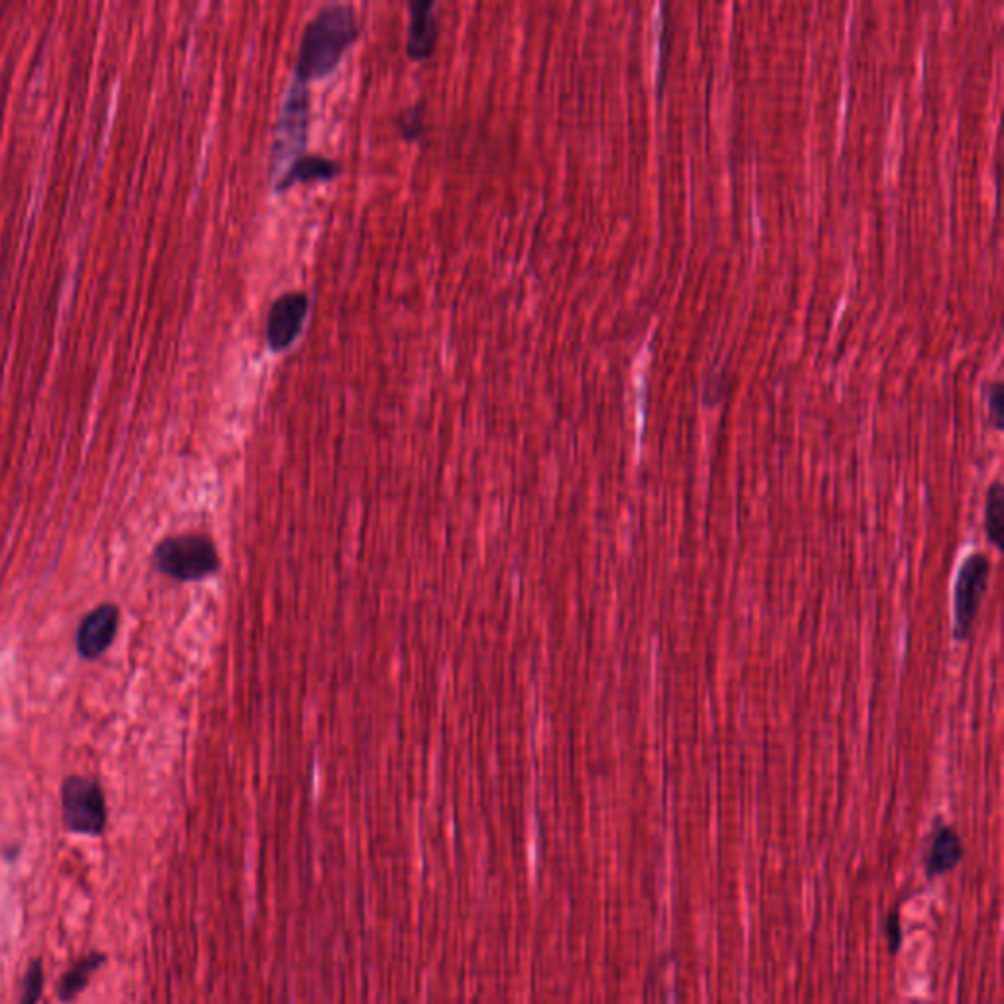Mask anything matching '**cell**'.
<instances>
[{
  "mask_svg": "<svg viewBox=\"0 0 1004 1004\" xmlns=\"http://www.w3.org/2000/svg\"><path fill=\"white\" fill-rule=\"evenodd\" d=\"M362 30L360 17L352 4L329 2L316 10L305 26L298 43L295 77L308 81L328 75L338 66L347 48L357 40Z\"/></svg>",
  "mask_w": 1004,
  "mask_h": 1004,
  "instance_id": "obj_1",
  "label": "cell"
},
{
  "mask_svg": "<svg viewBox=\"0 0 1004 1004\" xmlns=\"http://www.w3.org/2000/svg\"><path fill=\"white\" fill-rule=\"evenodd\" d=\"M223 565L215 540L198 532L165 538L154 550V568L179 583L205 581Z\"/></svg>",
  "mask_w": 1004,
  "mask_h": 1004,
  "instance_id": "obj_2",
  "label": "cell"
},
{
  "mask_svg": "<svg viewBox=\"0 0 1004 1004\" xmlns=\"http://www.w3.org/2000/svg\"><path fill=\"white\" fill-rule=\"evenodd\" d=\"M311 118V95L303 79L288 82L287 92L280 102L279 116L275 124V141H273V164L279 177L285 165L295 161L305 148Z\"/></svg>",
  "mask_w": 1004,
  "mask_h": 1004,
  "instance_id": "obj_3",
  "label": "cell"
},
{
  "mask_svg": "<svg viewBox=\"0 0 1004 1004\" xmlns=\"http://www.w3.org/2000/svg\"><path fill=\"white\" fill-rule=\"evenodd\" d=\"M61 813L67 830L81 836H100L107 830L108 808L99 781L71 775L61 785Z\"/></svg>",
  "mask_w": 1004,
  "mask_h": 1004,
  "instance_id": "obj_4",
  "label": "cell"
},
{
  "mask_svg": "<svg viewBox=\"0 0 1004 1004\" xmlns=\"http://www.w3.org/2000/svg\"><path fill=\"white\" fill-rule=\"evenodd\" d=\"M991 561L985 553H973L957 573L954 593L955 638L967 640L987 593Z\"/></svg>",
  "mask_w": 1004,
  "mask_h": 1004,
  "instance_id": "obj_5",
  "label": "cell"
},
{
  "mask_svg": "<svg viewBox=\"0 0 1004 1004\" xmlns=\"http://www.w3.org/2000/svg\"><path fill=\"white\" fill-rule=\"evenodd\" d=\"M311 298L303 291H287L273 301L267 316V342L275 352L295 344L303 332Z\"/></svg>",
  "mask_w": 1004,
  "mask_h": 1004,
  "instance_id": "obj_6",
  "label": "cell"
},
{
  "mask_svg": "<svg viewBox=\"0 0 1004 1004\" xmlns=\"http://www.w3.org/2000/svg\"><path fill=\"white\" fill-rule=\"evenodd\" d=\"M118 624H120V610L116 604L105 602L91 610L87 617L82 618L81 624L77 628V634H75L77 653L87 661L105 656L108 648L115 642Z\"/></svg>",
  "mask_w": 1004,
  "mask_h": 1004,
  "instance_id": "obj_7",
  "label": "cell"
},
{
  "mask_svg": "<svg viewBox=\"0 0 1004 1004\" xmlns=\"http://www.w3.org/2000/svg\"><path fill=\"white\" fill-rule=\"evenodd\" d=\"M411 22H409V38H406V51L412 59H426L436 43L437 18L436 4L432 0H416L411 2Z\"/></svg>",
  "mask_w": 1004,
  "mask_h": 1004,
  "instance_id": "obj_8",
  "label": "cell"
},
{
  "mask_svg": "<svg viewBox=\"0 0 1004 1004\" xmlns=\"http://www.w3.org/2000/svg\"><path fill=\"white\" fill-rule=\"evenodd\" d=\"M339 165L326 156H298L295 161H291L285 171L277 177L275 187L277 190H285L298 181H313V179H332L338 174Z\"/></svg>",
  "mask_w": 1004,
  "mask_h": 1004,
  "instance_id": "obj_9",
  "label": "cell"
},
{
  "mask_svg": "<svg viewBox=\"0 0 1004 1004\" xmlns=\"http://www.w3.org/2000/svg\"><path fill=\"white\" fill-rule=\"evenodd\" d=\"M964 854L962 838L952 826H939L932 836L931 848L926 854V869L931 875L952 869Z\"/></svg>",
  "mask_w": 1004,
  "mask_h": 1004,
  "instance_id": "obj_10",
  "label": "cell"
},
{
  "mask_svg": "<svg viewBox=\"0 0 1004 1004\" xmlns=\"http://www.w3.org/2000/svg\"><path fill=\"white\" fill-rule=\"evenodd\" d=\"M107 964V955L92 952V954L82 955L75 962L66 975L61 977L59 983V1001L71 1003L77 996L81 995L82 988L89 985L92 975L99 972L102 965Z\"/></svg>",
  "mask_w": 1004,
  "mask_h": 1004,
  "instance_id": "obj_11",
  "label": "cell"
},
{
  "mask_svg": "<svg viewBox=\"0 0 1004 1004\" xmlns=\"http://www.w3.org/2000/svg\"><path fill=\"white\" fill-rule=\"evenodd\" d=\"M1003 486L1001 483H993L987 491V506H985V528L991 542L996 548H1003Z\"/></svg>",
  "mask_w": 1004,
  "mask_h": 1004,
  "instance_id": "obj_12",
  "label": "cell"
},
{
  "mask_svg": "<svg viewBox=\"0 0 1004 1004\" xmlns=\"http://www.w3.org/2000/svg\"><path fill=\"white\" fill-rule=\"evenodd\" d=\"M41 991H43V964L40 959H33L26 969L24 980L20 983L18 1004H38Z\"/></svg>",
  "mask_w": 1004,
  "mask_h": 1004,
  "instance_id": "obj_13",
  "label": "cell"
},
{
  "mask_svg": "<svg viewBox=\"0 0 1004 1004\" xmlns=\"http://www.w3.org/2000/svg\"><path fill=\"white\" fill-rule=\"evenodd\" d=\"M398 124H401V130H403L406 138H411V140L412 138H419L422 134V128H424L421 107L406 108L401 118H398Z\"/></svg>",
  "mask_w": 1004,
  "mask_h": 1004,
  "instance_id": "obj_14",
  "label": "cell"
}]
</instances>
